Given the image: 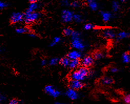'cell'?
<instances>
[{
	"instance_id": "1",
	"label": "cell",
	"mask_w": 130,
	"mask_h": 104,
	"mask_svg": "<svg viewBox=\"0 0 130 104\" xmlns=\"http://www.w3.org/2000/svg\"><path fill=\"white\" fill-rule=\"evenodd\" d=\"M71 36L72 38V45L74 48L77 50H83L85 45L80 38V34L77 32L73 31Z\"/></svg>"
},
{
	"instance_id": "2",
	"label": "cell",
	"mask_w": 130,
	"mask_h": 104,
	"mask_svg": "<svg viewBox=\"0 0 130 104\" xmlns=\"http://www.w3.org/2000/svg\"><path fill=\"white\" fill-rule=\"evenodd\" d=\"M89 74L88 70L85 67H81L77 71L72 73L71 75V78L72 80L82 81L88 76Z\"/></svg>"
},
{
	"instance_id": "3",
	"label": "cell",
	"mask_w": 130,
	"mask_h": 104,
	"mask_svg": "<svg viewBox=\"0 0 130 104\" xmlns=\"http://www.w3.org/2000/svg\"><path fill=\"white\" fill-rule=\"evenodd\" d=\"M40 17V14L37 12H26L24 14V20L26 23H31L38 20Z\"/></svg>"
},
{
	"instance_id": "4",
	"label": "cell",
	"mask_w": 130,
	"mask_h": 104,
	"mask_svg": "<svg viewBox=\"0 0 130 104\" xmlns=\"http://www.w3.org/2000/svg\"><path fill=\"white\" fill-rule=\"evenodd\" d=\"M73 16L74 14L73 12L69 10H64L62 12L61 18L63 21L65 23L71 22L73 20Z\"/></svg>"
},
{
	"instance_id": "5",
	"label": "cell",
	"mask_w": 130,
	"mask_h": 104,
	"mask_svg": "<svg viewBox=\"0 0 130 104\" xmlns=\"http://www.w3.org/2000/svg\"><path fill=\"white\" fill-rule=\"evenodd\" d=\"M44 90L46 94L54 98L59 97L61 95V93L59 91L54 89V88L52 86H46L45 87Z\"/></svg>"
},
{
	"instance_id": "6",
	"label": "cell",
	"mask_w": 130,
	"mask_h": 104,
	"mask_svg": "<svg viewBox=\"0 0 130 104\" xmlns=\"http://www.w3.org/2000/svg\"><path fill=\"white\" fill-rule=\"evenodd\" d=\"M24 14L20 12H14L11 16L10 20L13 23H19L23 21L24 19Z\"/></svg>"
},
{
	"instance_id": "7",
	"label": "cell",
	"mask_w": 130,
	"mask_h": 104,
	"mask_svg": "<svg viewBox=\"0 0 130 104\" xmlns=\"http://www.w3.org/2000/svg\"><path fill=\"white\" fill-rule=\"evenodd\" d=\"M103 35L107 39H113L116 36V34L113 29H106L103 32Z\"/></svg>"
},
{
	"instance_id": "8",
	"label": "cell",
	"mask_w": 130,
	"mask_h": 104,
	"mask_svg": "<svg viewBox=\"0 0 130 104\" xmlns=\"http://www.w3.org/2000/svg\"><path fill=\"white\" fill-rule=\"evenodd\" d=\"M70 85L71 88L74 90H79V89H81L83 87V84L81 81L76 80H72L70 81Z\"/></svg>"
},
{
	"instance_id": "9",
	"label": "cell",
	"mask_w": 130,
	"mask_h": 104,
	"mask_svg": "<svg viewBox=\"0 0 130 104\" xmlns=\"http://www.w3.org/2000/svg\"><path fill=\"white\" fill-rule=\"evenodd\" d=\"M66 95L67 97L72 99V100H75L78 98V94L75 91V90H73V89L70 88L66 92Z\"/></svg>"
},
{
	"instance_id": "10",
	"label": "cell",
	"mask_w": 130,
	"mask_h": 104,
	"mask_svg": "<svg viewBox=\"0 0 130 104\" xmlns=\"http://www.w3.org/2000/svg\"><path fill=\"white\" fill-rule=\"evenodd\" d=\"M93 63V58L90 56H85L82 61V64L84 67H87L91 66Z\"/></svg>"
},
{
	"instance_id": "11",
	"label": "cell",
	"mask_w": 130,
	"mask_h": 104,
	"mask_svg": "<svg viewBox=\"0 0 130 104\" xmlns=\"http://www.w3.org/2000/svg\"><path fill=\"white\" fill-rule=\"evenodd\" d=\"M81 56V54L77 50H73L70 51L68 54V57L70 59H78Z\"/></svg>"
},
{
	"instance_id": "12",
	"label": "cell",
	"mask_w": 130,
	"mask_h": 104,
	"mask_svg": "<svg viewBox=\"0 0 130 104\" xmlns=\"http://www.w3.org/2000/svg\"><path fill=\"white\" fill-rule=\"evenodd\" d=\"M130 36V33L128 32L122 31L119 33L117 35V39L118 40H122L125 39L126 38H128Z\"/></svg>"
},
{
	"instance_id": "13",
	"label": "cell",
	"mask_w": 130,
	"mask_h": 104,
	"mask_svg": "<svg viewBox=\"0 0 130 104\" xmlns=\"http://www.w3.org/2000/svg\"><path fill=\"white\" fill-rule=\"evenodd\" d=\"M101 16L102 17V19L103 21L107 22L109 21L111 18H112V14L108 12H101Z\"/></svg>"
},
{
	"instance_id": "14",
	"label": "cell",
	"mask_w": 130,
	"mask_h": 104,
	"mask_svg": "<svg viewBox=\"0 0 130 104\" xmlns=\"http://www.w3.org/2000/svg\"><path fill=\"white\" fill-rule=\"evenodd\" d=\"M90 9L92 11H96L98 9V5L95 0H90L88 2Z\"/></svg>"
},
{
	"instance_id": "15",
	"label": "cell",
	"mask_w": 130,
	"mask_h": 104,
	"mask_svg": "<svg viewBox=\"0 0 130 104\" xmlns=\"http://www.w3.org/2000/svg\"><path fill=\"white\" fill-rule=\"evenodd\" d=\"M38 5L37 3H32L28 6L27 12H34L36 10L38 9Z\"/></svg>"
},
{
	"instance_id": "16",
	"label": "cell",
	"mask_w": 130,
	"mask_h": 104,
	"mask_svg": "<svg viewBox=\"0 0 130 104\" xmlns=\"http://www.w3.org/2000/svg\"><path fill=\"white\" fill-rule=\"evenodd\" d=\"M80 64V62L78 59H72L70 61L69 64V67L71 68H75Z\"/></svg>"
},
{
	"instance_id": "17",
	"label": "cell",
	"mask_w": 130,
	"mask_h": 104,
	"mask_svg": "<svg viewBox=\"0 0 130 104\" xmlns=\"http://www.w3.org/2000/svg\"><path fill=\"white\" fill-rule=\"evenodd\" d=\"M122 60L124 63H128L130 62V54L128 53H124L122 56Z\"/></svg>"
},
{
	"instance_id": "18",
	"label": "cell",
	"mask_w": 130,
	"mask_h": 104,
	"mask_svg": "<svg viewBox=\"0 0 130 104\" xmlns=\"http://www.w3.org/2000/svg\"><path fill=\"white\" fill-rule=\"evenodd\" d=\"M102 83L104 85H110L113 83V79L109 77H105L102 79Z\"/></svg>"
},
{
	"instance_id": "19",
	"label": "cell",
	"mask_w": 130,
	"mask_h": 104,
	"mask_svg": "<svg viewBox=\"0 0 130 104\" xmlns=\"http://www.w3.org/2000/svg\"><path fill=\"white\" fill-rule=\"evenodd\" d=\"M112 10L114 12H117L120 9V4L117 1H113L112 3Z\"/></svg>"
},
{
	"instance_id": "20",
	"label": "cell",
	"mask_w": 130,
	"mask_h": 104,
	"mask_svg": "<svg viewBox=\"0 0 130 104\" xmlns=\"http://www.w3.org/2000/svg\"><path fill=\"white\" fill-rule=\"evenodd\" d=\"M70 62V61L69 58H63L61 60L60 63L64 66H69Z\"/></svg>"
},
{
	"instance_id": "21",
	"label": "cell",
	"mask_w": 130,
	"mask_h": 104,
	"mask_svg": "<svg viewBox=\"0 0 130 104\" xmlns=\"http://www.w3.org/2000/svg\"><path fill=\"white\" fill-rule=\"evenodd\" d=\"M28 32V29L24 27H19L16 29V32L18 34H23Z\"/></svg>"
},
{
	"instance_id": "22",
	"label": "cell",
	"mask_w": 130,
	"mask_h": 104,
	"mask_svg": "<svg viewBox=\"0 0 130 104\" xmlns=\"http://www.w3.org/2000/svg\"><path fill=\"white\" fill-rule=\"evenodd\" d=\"M73 32V31H72L71 28H65L63 31V33L66 36H71Z\"/></svg>"
},
{
	"instance_id": "23",
	"label": "cell",
	"mask_w": 130,
	"mask_h": 104,
	"mask_svg": "<svg viewBox=\"0 0 130 104\" xmlns=\"http://www.w3.org/2000/svg\"><path fill=\"white\" fill-rule=\"evenodd\" d=\"M61 41V39L59 37H56L52 41V42L50 44V46H53L54 45H55L56 44H57V43H59Z\"/></svg>"
},
{
	"instance_id": "24",
	"label": "cell",
	"mask_w": 130,
	"mask_h": 104,
	"mask_svg": "<svg viewBox=\"0 0 130 104\" xmlns=\"http://www.w3.org/2000/svg\"><path fill=\"white\" fill-rule=\"evenodd\" d=\"M73 20L77 22V23H80V22H81L82 21V16L79 14H74L73 16Z\"/></svg>"
},
{
	"instance_id": "25",
	"label": "cell",
	"mask_w": 130,
	"mask_h": 104,
	"mask_svg": "<svg viewBox=\"0 0 130 104\" xmlns=\"http://www.w3.org/2000/svg\"><path fill=\"white\" fill-rule=\"evenodd\" d=\"M103 56H104L103 53L101 51H97L94 54V58L96 59L102 58L103 57Z\"/></svg>"
},
{
	"instance_id": "26",
	"label": "cell",
	"mask_w": 130,
	"mask_h": 104,
	"mask_svg": "<svg viewBox=\"0 0 130 104\" xmlns=\"http://www.w3.org/2000/svg\"><path fill=\"white\" fill-rule=\"evenodd\" d=\"M81 4V2L80 1L76 0V1H74L72 2V3H71L70 5L72 7H78L79 6H80Z\"/></svg>"
},
{
	"instance_id": "27",
	"label": "cell",
	"mask_w": 130,
	"mask_h": 104,
	"mask_svg": "<svg viewBox=\"0 0 130 104\" xmlns=\"http://www.w3.org/2000/svg\"><path fill=\"white\" fill-rule=\"evenodd\" d=\"M59 62V59L56 58H53L50 61V64L51 65H55Z\"/></svg>"
},
{
	"instance_id": "28",
	"label": "cell",
	"mask_w": 130,
	"mask_h": 104,
	"mask_svg": "<svg viewBox=\"0 0 130 104\" xmlns=\"http://www.w3.org/2000/svg\"><path fill=\"white\" fill-rule=\"evenodd\" d=\"M124 101L126 104H130V94H128L125 96L124 97Z\"/></svg>"
},
{
	"instance_id": "29",
	"label": "cell",
	"mask_w": 130,
	"mask_h": 104,
	"mask_svg": "<svg viewBox=\"0 0 130 104\" xmlns=\"http://www.w3.org/2000/svg\"><path fill=\"white\" fill-rule=\"evenodd\" d=\"M8 6V4H7L6 2H3V1H1L0 2V9L1 10H3Z\"/></svg>"
},
{
	"instance_id": "30",
	"label": "cell",
	"mask_w": 130,
	"mask_h": 104,
	"mask_svg": "<svg viewBox=\"0 0 130 104\" xmlns=\"http://www.w3.org/2000/svg\"><path fill=\"white\" fill-rule=\"evenodd\" d=\"M94 27V26L91 24H86L84 25V28L86 30H90V29H92Z\"/></svg>"
},
{
	"instance_id": "31",
	"label": "cell",
	"mask_w": 130,
	"mask_h": 104,
	"mask_svg": "<svg viewBox=\"0 0 130 104\" xmlns=\"http://www.w3.org/2000/svg\"><path fill=\"white\" fill-rule=\"evenodd\" d=\"M61 4L63 6H68L69 5H70L71 3L69 1V0H62L61 1Z\"/></svg>"
},
{
	"instance_id": "32",
	"label": "cell",
	"mask_w": 130,
	"mask_h": 104,
	"mask_svg": "<svg viewBox=\"0 0 130 104\" xmlns=\"http://www.w3.org/2000/svg\"><path fill=\"white\" fill-rule=\"evenodd\" d=\"M118 71H119V70H118V68H117V67H113V68H112L110 70V72H111V73H117V72H118Z\"/></svg>"
},
{
	"instance_id": "33",
	"label": "cell",
	"mask_w": 130,
	"mask_h": 104,
	"mask_svg": "<svg viewBox=\"0 0 130 104\" xmlns=\"http://www.w3.org/2000/svg\"><path fill=\"white\" fill-rule=\"evenodd\" d=\"M8 104H19V102L15 99H13L11 100Z\"/></svg>"
},
{
	"instance_id": "34",
	"label": "cell",
	"mask_w": 130,
	"mask_h": 104,
	"mask_svg": "<svg viewBox=\"0 0 130 104\" xmlns=\"http://www.w3.org/2000/svg\"><path fill=\"white\" fill-rule=\"evenodd\" d=\"M41 65H46V61L45 60H44V59H43V60H42V61H41Z\"/></svg>"
},
{
	"instance_id": "35",
	"label": "cell",
	"mask_w": 130,
	"mask_h": 104,
	"mask_svg": "<svg viewBox=\"0 0 130 104\" xmlns=\"http://www.w3.org/2000/svg\"><path fill=\"white\" fill-rule=\"evenodd\" d=\"M39 1V0H28V1L30 2V3H37Z\"/></svg>"
},
{
	"instance_id": "36",
	"label": "cell",
	"mask_w": 130,
	"mask_h": 104,
	"mask_svg": "<svg viewBox=\"0 0 130 104\" xmlns=\"http://www.w3.org/2000/svg\"><path fill=\"white\" fill-rule=\"evenodd\" d=\"M4 100H5V97H4L3 96L1 95V101H3Z\"/></svg>"
},
{
	"instance_id": "37",
	"label": "cell",
	"mask_w": 130,
	"mask_h": 104,
	"mask_svg": "<svg viewBox=\"0 0 130 104\" xmlns=\"http://www.w3.org/2000/svg\"><path fill=\"white\" fill-rule=\"evenodd\" d=\"M30 36L31 37V38H34L35 37V35L33 34H30Z\"/></svg>"
},
{
	"instance_id": "38",
	"label": "cell",
	"mask_w": 130,
	"mask_h": 104,
	"mask_svg": "<svg viewBox=\"0 0 130 104\" xmlns=\"http://www.w3.org/2000/svg\"><path fill=\"white\" fill-rule=\"evenodd\" d=\"M120 1L122 2V3H125L127 1V0H120Z\"/></svg>"
},
{
	"instance_id": "39",
	"label": "cell",
	"mask_w": 130,
	"mask_h": 104,
	"mask_svg": "<svg viewBox=\"0 0 130 104\" xmlns=\"http://www.w3.org/2000/svg\"><path fill=\"white\" fill-rule=\"evenodd\" d=\"M55 104H63V103H62V102H57L55 103Z\"/></svg>"
},
{
	"instance_id": "40",
	"label": "cell",
	"mask_w": 130,
	"mask_h": 104,
	"mask_svg": "<svg viewBox=\"0 0 130 104\" xmlns=\"http://www.w3.org/2000/svg\"><path fill=\"white\" fill-rule=\"evenodd\" d=\"M84 1H86L87 2H89L90 0H84Z\"/></svg>"
},
{
	"instance_id": "41",
	"label": "cell",
	"mask_w": 130,
	"mask_h": 104,
	"mask_svg": "<svg viewBox=\"0 0 130 104\" xmlns=\"http://www.w3.org/2000/svg\"><path fill=\"white\" fill-rule=\"evenodd\" d=\"M129 48H130V45H129Z\"/></svg>"
},
{
	"instance_id": "42",
	"label": "cell",
	"mask_w": 130,
	"mask_h": 104,
	"mask_svg": "<svg viewBox=\"0 0 130 104\" xmlns=\"http://www.w3.org/2000/svg\"><path fill=\"white\" fill-rule=\"evenodd\" d=\"M129 10H130V9H129Z\"/></svg>"
}]
</instances>
